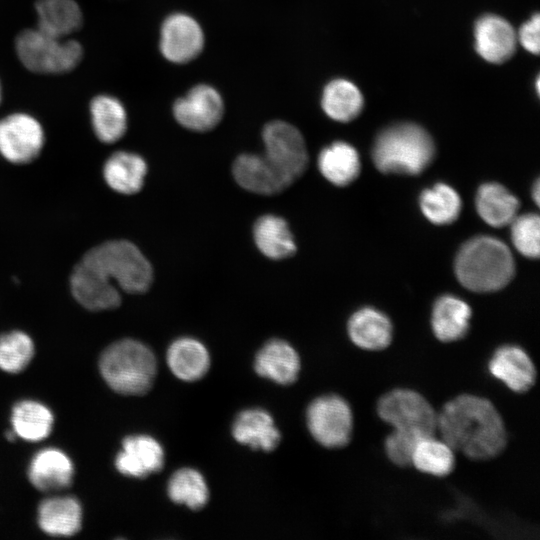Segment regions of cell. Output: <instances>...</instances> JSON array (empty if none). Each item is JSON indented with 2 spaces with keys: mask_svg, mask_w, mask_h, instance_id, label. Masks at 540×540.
Wrapping results in <instances>:
<instances>
[{
  "mask_svg": "<svg viewBox=\"0 0 540 540\" xmlns=\"http://www.w3.org/2000/svg\"><path fill=\"white\" fill-rule=\"evenodd\" d=\"M152 279V266L135 244L110 240L84 254L72 271L70 289L84 308L102 311L120 305V290L143 293Z\"/></svg>",
  "mask_w": 540,
  "mask_h": 540,
  "instance_id": "cell-1",
  "label": "cell"
},
{
  "mask_svg": "<svg viewBox=\"0 0 540 540\" xmlns=\"http://www.w3.org/2000/svg\"><path fill=\"white\" fill-rule=\"evenodd\" d=\"M437 432L454 452L474 461L491 460L507 446L504 420L487 398L461 394L437 412Z\"/></svg>",
  "mask_w": 540,
  "mask_h": 540,
  "instance_id": "cell-2",
  "label": "cell"
},
{
  "mask_svg": "<svg viewBox=\"0 0 540 540\" xmlns=\"http://www.w3.org/2000/svg\"><path fill=\"white\" fill-rule=\"evenodd\" d=\"M455 272L460 283L475 292L496 291L514 274L513 257L507 246L493 237H477L459 251Z\"/></svg>",
  "mask_w": 540,
  "mask_h": 540,
  "instance_id": "cell-3",
  "label": "cell"
},
{
  "mask_svg": "<svg viewBox=\"0 0 540 540\" xmlns=\"http://www.w3.org/2000/svg\"><path fill=\"white\" fill-rule=\"evenodd\" d=\"M434 142L414 123H399L384 129L376 138L372 157L384 173L418 174L432 161Z\"/></svg>",
  "mask_w": 540,
  "mask_h": 540,
  "instance_id": "cell-4",
  "label": "cell"
},
{
  "mask_svg": "<svg viewBox=\"0 0 540 540\" xmlns=\"http://www.w3.org/2000/svg\"><path fill=\"white\" fill-rule=\"evenodd\" d=\"M99 367L106 383L122 395L147 393L157 372L153 352L133 339H123L108 346L100 357Z\"/></svg>",
  "mask_w": 540,
  "mask_h": 540,
  "instance_id": "cell-5",
  "label": "cell"
},
{
  "mask_svg": "<svg viewBox=\"0 0 540 540\" xmlns=\"http://www.w3.org/2000/svg\"><path fill=\"white\" fill-rule=\"evenodd\" d=\"M15 52L29 71L38 74H63L82 61L84 50L75 39L50 35L36 28L22 30L15 38Z\"/></svg>",
  "mask_w": 540,
  "mask_h": 540,
  "instance_id": "cell-6",
  "label": "cell"
},
{
  "mask_svg": "<svg viewBox=\"0 0 540 540\" xmlns=\"http://www.w3.org/2000/svg\"><path fill=\"white\" fill-rule=\"evenodd\" d=\"M380 419L393 430L418 439L437 433V412L419 392L395 388L383 394L376 405Z\"/></svg>",
  "mask_w": 540,
  "mask_h": 540,
  "instance_id": "cell-7",
  "label": "cell"
},
{
  "mask_svg": "<svg viewBox=\"0 0 540 540\" xmlns=\"http://www.w3.org/2000/svg\"><path fill=\"white\" fill-rule=\"evenodd\" d=\"M307 425L312 437L330 449L345 447L353 433V413L348 402L338 395H324L307 409Z\"/></svg>",
  "mask_w": 540,
  "mask_h": 540,
  "instance_id": "cell-8",
  "label": "cell"
},
{
  "mask_svg": "<svg viewBox=\"0 0 540 540\" xmlns=\"http://www.w3.org/2000/svg\"><path fill=\"white\" fill-rule=\"evenodd\" d=\"M264 155L286 177L294 182L308 165V152L301 132L292 124L274 120L262 131Z\"/></svg>",
  "mask_w": 540,
  "mask_h": 540,
  "instance_id": "cell-9",
  "label": "cell"
},
{
  "mask_svg": "<svg viewBox=\"0 0 540 540\" xmlns=\"http://www.w3.org/2000/svg\"><path fill=\"white\" fill-rule=\"evenodd\" d=\"M45 132L36 117L15 112L0 119V154L13 164H28L41 153Z\"/></svg>",
  "mask_w": 540,
  "mask_h": 540,
  "instance_id": "cell-10",
  "label": "cell"
},
{
  "mask_svg": "<svg viewBox=\"0 0 540 540\" xmlns=\"http://www.w3.org/2000/svg\"><path fill=\"white\" fill-rule=\"evenodd\" d=\"M224 113L220 93L212 86L199 84L191 88L173 105V115L184 128L206 132L219 124Z\"/></svg>",
  "mask_w": 540,
  "mask_h": 540,
  "instance_id": "cell-11",
  "label": "cell"
},
{
  "mask_svg": "<svg viewBox=\"0 0 540 540\" xmlns=\"http://www.w3.org/2000/svg\"><path fill=\"white\" fill-rule=\"evenodd\" d=\"M200 24L188 14L174 13L162 23L159 48L165 59L183 64L196 58L204 47Z\"/></svg>",
  "mask_w": 540,
  "mask_h": 540,
  "instance_id": "cell-12",
  "label": "cell"
},
{
  "mask_svg": "<svg viewBox=\"0 0 540 540\" xmlns=\"http://www.w3.org/2000/svg\"><path fill=\"white\" fill-rule=\"evenodd\" d=\"M490 374L515 393L529 391L536 382L537 370L528 353L517 345L498 347L488 361Z\"/></svg>",
  "mask_w": 540,
  "mask_h": 540,
  "instance_id": "cell-13",
  "label": "cell"
},
{
  "mask_svg": "<svg viewBox=\"0 0 540 540\" xmlns=\"http://www.w3.org/2000/svg\"><path fill=\"white\" fill-rule=\"evenodd\" d=\"M232 174L243 189L260 195L279 193L293 183L265 155H239L233 163Z\"/></svg>",
  "mask_w": 540,
  "mask_h": 540,
  "instance_id": "cell-14",
  "label": "cell"
},
{
  "mask_svg": "<svg viewBox=\"0 0 540 540\" xmlns=\"http://www.w3.org/2000/svg\"><path fill=\"white\" fill-rule=\"evenodd\" d=\"M474 40L478 55L492 64L508 61L515 53L517 45L513 26L495 14L483 15L476 21Z\"/></svg>",
  "mask_w": 540,
  "mask_h": 540,
  "instance_id": "cell-15",
  "label": "cell"
},
{
  "mask_svg": "<svg viewBox=\"0 0 540 540\" xmlns=\"http://www.w3.org/2000/svg\"><path fill=\"white\" fill-rule=\"evenodd\" d=\"M164 464V450L148 435H132L123 440L115 458V467L123 475L144 478L160 471Z\"/></svg>",
  "mask_w": 540,
  "mask_h": 540,
  "instance_id": "cell-16",
  "label": "cell"
},
{
  "mask_svg": "<svg viewBox=\"0 0 540 540\" xmlns=\"http://www.w3.org/2000/svg\"><path fill=\"white\" fill-rule=\"evenodd\" d=\"M73 476L74 465L71 459L57 448H45L36 453L28 468L31 484L43 492L67 488Z\"/></svg>",
  "mask_w": 540,
  "mask_h": 540,
  "instance_id": "cell-17",
  "label": "cell"
},
{
  "mask_svg": "<svg viewBox=\"0 0 540 540\" xmlns=\"http://www.w3.org/2000/svg\"><path fill=\"white\" fill-rule=\"evenodd\" d=\"M347 328L351 341L363 350L380 351L392 342L393 327L390 319L371 307L353 313Z\"/></svg>",
  "mask_w": 540,
  "mask_h": 540,
  "instance_id": "cell-18",
  "label": "cell"
},
{
  "mask_svg": "<svg viewBox=\"0 0 540 540\" xmlns=\"http://www.w3.org/2000/svg\"><path fill=\"white\" fill-rule=\"evenodd\" d=\"M255 371L278 384L293 383L300 371V359L295 349L286 341L273 339L257 353Z\"/></svg>",
  "mask_w": 540,
  "mask_h": 540,
  "instance_id": "cell-19",
  "label": "cell"
},
{
  "mask_svg": "<svg viewBox=\"0 0 540 540\" xmlns=\"http://www.w3.org/2000/svg\"><path fill=\"white\" fill-rule=\"evenodd\" d=\"M38 524L43 532L51 536L75 535L82 525V507L71 496L50 497L38 508Z\"/></svg>",
  "mask_w": 540,
  "mask_h": 540,
  "instance_id": "cell-20",
  "label": "cell"
},
{
  "mask_svg": "<svg viewBox=\"0 0 540 540\" xmlns=\"http://www.w3.org/2000/svg\"><path fill=\"white\" fill-rule=\"evenodd\" d=\"M147 174L145 160L134 152L117 151L110 155L103 166V177L114 191L131 195L143 187Z\"/></svg>",
  "mask_w": 540,
  "mask_h": 540,
  "instance_id": "cell-21",
  "label": "cell"
},
{
  "mask_svg": "<svg viewBox=\"0 0 540 540\" xmlns=\"http://www.w3.org/2000/svg\"><path fill=\"white\" fill-rule=\"evenodd\" d=\"M91 126L99 141L111 144L120 140L127 130L124 104L110 94H98L89 103Z\"/></svg>",
  "mask_w": 540,
  "mask_h": 540,
  "instance_id": "cell-22",
  "label": "cell"
},
{
  "mask_svg": "<svg viewBox=\"0 0 540 540\" xmlns=\"http://www.w3.org/2000/svg\"><path fill=\"white\" fill-rule=\"evenodd\" d=\"M37 28L50 35L67 38L83 24V12L76 0H37Z\"/></svg>",
  "mask_w": 540,
  "mask_h": 540,
  "instance_id": "cell-23",
  "label": "cell"
},
{
  "mask_svg": "<svg viewBox=\"0 0 540 540\" xmlns=\"http://www.w3.org/2000/svg\"><path fill=\"white\" fill-rule=\"evenodd\" d=\"M471 308L454 296L439 298L432 310L431 327L435 337L444 343L462 339L469 331Z\"/></svg>",
  "mask_w": 540,
  "mask_h": 540,
  "instance_id": "cell-24",
  "label": "cell"
},
{
  "mask_svg": "<svg viewBox=\"0 0 540 540\" xmlns=\"http://www.w3.org/2000/svg\"><path fill=\"white\" fill-rule=\"evenodd\" d=\"M232 434L237 442L264 451L275 449L280 441L272 417L262 409H247L238 414Z\"/></svg>",
  "mask_w": 540,
  "mask_h": 540,
  "instance_id": "cell-25",
  "label": "cell"
},
{
  "mask_svg": "<svg viewBox=\"0 0 540 540\" xmlns=\"http://www.w3.org/2000/svg\"><path fill=\"white\" fill-rule=\"evenodd\" d=\"M167 363L171 372L183 381L202 378L210 366L206 347L198 340L183 337L175 340L168 348Z\"/></svg>",
  "mask_w": 540,
  "mask_h": 540,
  "instance_id": "cell-26",
  "label": "cell"
},
{
  "mask_svg": "<svg viewBox=\"0 0 540 540\" xmlns=\"http://www.w3.org/2000/svg\"><path fill=\"white\" fill-rule=\"evenodd\" d=\"M253 237L259 251L273 260H281L296 252V243L285 219L266 214L257 219Z\"/></svg>",
  "mask_w": 540,
  "mask_h": 540,
  "instance_id": "cell-27",
  "label": "cell"
},
{
  "mask_svg": "<svg viewBox=\"0 0 540 540\" xmlns=\"http://www.w3.org/2000/svg\"><path fill=\"white\" fill-rule=\"evenodd\" d=\"M364 97L353 82L337 78L326 84L321 96L325 114L337 122H349L363 110Z\"/></svg>",
  "mask_w": 540,
  "mask_h": 540,
  "instance_id": "cell-28",
  "label": "cell"
},
{
  "mask_svg": "<svg viewBox=\"0 0 540 540\" xmlns=\"http://www.w3.org/2000/svg\"><path fill=\"white\" fill-rule=\"evenodd\" d=\"M321 174L337 186H345L360 172V159L356 149L343 141L324 147L318 157Z\"/></svg>",
  "mask_w": 540,
  "mask_h": 540,
  "instance_id": "cell-29",
  "label": "cell"
},
{
  "mask_svg": "<svg viewBox=\"0 0 540 540\" xmlns=\"http://www.w3.org/2000/svg\"><path fill=\"white\" fill-rule=\"evenodd\" d=\"M519 202L500 184L482 185L476 196V208L480 217L489 225L502 227L516 217Z\"/></svg>",
  "mask_w": 540,
  "mask_h": 540,
  "instance_id": "cell-30",
  "label": "cell"
},
{
  "mask_svg": "<svg viewBox=\"0 0 540 540\" xmlns=\"http://www.w3.org/2000/svg\"><path fill=\"white\" fill-rule=\"evenodd\" d=\"M53 422L50 409L33 400L20 401L13 407L11 414L12 430L17 437L30 442H38L48 437Z\"/></svg>",
  "mask_w": 540,
  "mask_h": 540,
  "instance_id": "cell-31",
  "label": "cell"
},
{
  "mask_svg": "<svg viewBox=\"0 0 540 540\" xmlns=\"http://www.w3.org/2000/svg\"><path fill=\"white\" fill-rule=\"evenodd\" d=\"M455 452L435 435L420 439L414 447L411 466L421 473L445 477L455 468Z\"/></svg>",
  "mask_w": 540,
  "mask_h": 540,
  "instance_id": "cell-32",
  "label": "cell"
},
{
  "mask_svg": "<svg viewBox=\"0 0 540 540\" xmlns=\"http://www.w3.org/2000/svg\"><path fill=\"white\" fill-rule=\"evenodd\" d=\"M169 498L178 504H184L193 510L205 506L209 491L203 476L192 468L177 470L167 486Z\"/></svg>",
  "mask_w": 540,
  "mask_h": 540,
  "instance_id": "cell-33",
  "label": "cell"
},
{
  "mask_svg": "<svg viewBox=\"0 0 540 540\" xmlns=\"http://www.w3.org/2000/svg\"><path fill=\"white\" fill-rule=\"evenodd\" d=\"M420 206L428 220L442 225L457 219L461 210V200L453 188L439 183L423 191Z\"/></svg>",
  "mask_w": 540,
  "mask_h": 540,
  "instance_id": "cell-34",
  "label": "cell"
},
{
  "mask_svg": "<svg viewBox=\"0 0 540 540\" xmlns=\"http://www.w3.org/2000/svg\"><path fill=\"white\" fill-rule=\"evenodd\" d=\"M35 347L30 336L23 331H11L0 335V369L7 373H19L31 362Z\"/></svg>",
  "mask_w": 540,
  "mask_h": 540,
  "instance_id": "cell-35",
  "label": "cell"
},
{
  "mask_svg": "<svg viewBox=\"0 0 540 540\" xmlns=\"http://www.w3.org/2000/svg\"><path fill=\"white\" fill-rule=\"evenodd\" d=\"M511 224V238L516 249L524 256L537 258L540 246V220L535 214L515 217Z\"/></svg>",
  "mask_w": 540,
  "mask_h": 540,
  "instance_id": "cell-36",
  "label": "cell"
},
{
  "mask_svg": "<svg viewBox=\"0 0 540 540\" xmlns=\"http://www.w3.org/2000/svg\"><path fill=\"white\" fill-rule=\"evenodd\" d=\"M419 440L412 435L392 430L384 440L385 454L396 466H411L412 453Z\"/></svg>",
  "mask_w": 540,
  "mask_h": 540,
  "instance_id": "cell-37",
  "label": "cell"
},
{
  "mask_svg": "<svg viewBox=\"0 0 540 540\" xmlns=\"http://www.w3.org/2000/svg\"><path fill=\"white\" fill-rule=\"evenodd\" d=\"M517 43L527 52L538 55L540 50V16L533 14L516 32Z\"/></svg>",
  "mask_w": 540,
  "mask_h": 540,
  "instance_id": "cell-38",
  "label": "cell"
},
{
  "mask_svg": "<svg viewBox=\"0 0 540 540\" xmlns=\"http://www.w3.org/2000/svg\"><path fill=\"white\" fill-rule=\"evenodd\" d=\"M534 190H535L534 197L536 199V202L538 203L539 202V195H540L539 194L540 187H539L538 182L535 184V189Z\"/></svg>",
  "mask_w": 540,
  "mask_h": 540,
  "instance_id": "cell-39",
  "label": "cell"
},
{
  "mask_svg": "<svg viewBox=\"0 0 540 540\" xmlns=\"http://www.w3.org/2000/svg\"><path fill=\"white\" fill-rule=\"evenodd\" d=\"M2 101V85H1V81H0V103Z\"/></svg>",
  "mask_w": 540,
  "mask_h": 540,
  "instance_id": "cell-40",
  "label": "cell"
}]
</instances>
